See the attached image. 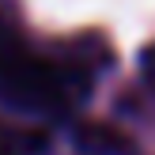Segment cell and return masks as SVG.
I'll return each mask as SVG.
<instances>
[{
    "instance_id": "obj_3",
    "label": "cell",
    "mask_w": 155,
    "mask_h": 155,
    "mask_svg": "<svg viewBox=\"0 0 155 155\" xmlns=\"http://www.w3.org/2000/svg\"><path fill=\"white\" fill-rule=\"evenodd\" d=\"M38 148H42V136H27V133L0 129V155H30Z\"/></svg>"
},
{
    "instance_id": "obj_2",
    "label": "cell",
    "mask_w": 155,
    "mask_h": 155,
    "mask_svg": "<svg viewBox=\"0 0 155 155\" xmlns=\"http://www.w3.org/2000/svg\"><path fill=\"white\" fill-rule=\"evenodd\" d=\"M80 148H87L95 155H114V151H125V140L106 125H83L80 129Z\"/></svg>"
},
{
    "instance_id": "obj_1",
    "label": "cell",
    "mask_w": 155,
    "mask_h": 155,
    "mask_svg": "<svg viewBox=\"0 0 155 155\" xmlns=\"http://www.w3.org/2000/svg\"><path fill=\"white\" fill-rule=\"evenodd\" d=\"M83 91L76 68L42 57L15 23L0 19V98L34 114H68Z\"/></svg>"
}]
</instances>
